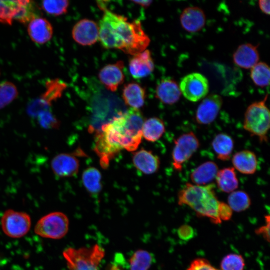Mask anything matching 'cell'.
Returning <instances> with one entry per match:
<instances>
[{"instance_id":"cell-1","label":"cell","mask_w":270,"mask_h":270,"mask_svg":"<svg viewBox=\"0 0 270 270\" xmlns=\"http://www.w3.org/2000/svg\"><path fill=\"white\" fill-rule=\"evenodd\" d=\"M144 123L140 110L131 108L102 126L96 133L94 150L104 168L122 150H137L142 140Z\"/></svg>"},{"instance_id":"cell-2","label":"cell","mask_w":270,"mask_h":270,"mask_svg":"<svg viewBox=\"0 0 270 270\" xmlns=\"http://www.w3.org/2000/svg\"><path fill=\"white\" fill-rule=\"evenodd\" d=\"M104 14L99 26V40L106 48L120 50L126 54L136 56L146 50L150 40L140 21L130 22L122 15L100 6Z\"/></svg>"},{"instance_id":"cell-3","label":"cell","mask_w":270,"mask_h":270,"mask_svg":"<svg viewBox=\"0 0 270 270\" xmlns=\"http://www.w3.org/2000/svg\"><path fill=\"white\" fill-rule=\"evenodd\" d=\"M215 185L210 184L198 186L186 184L178 193V204L188 206L198 216L207 218L215 224H220L218 200L214 191Z\"/></svg>"},{"instance_id":"cell-4","label":"cell","mask_w":270,"mask_h":270,"mask_svg":"<svg viewBox=\"0 0 270 270\" xmlns=\"http://www.w3.org/2000/svg\"><path fill=\"white\" fill-rule=\"evenodd\" d=\"M252 103L247 108L244 114V128L252 136L258 138L260 142L268 141V134L270 128V112L266 102Z\"/></svg>"},{"instance_id":"cell-5","label":"cell","mask_w":270,"mask_h":270,"mask_svg":"<svg viewBox=\"0 0 270 270\" xmlns=\"http://www.w3.org/2000/svg\"><path fill=\"white\" fill-rule=\"evenodd\" d=\"M69 270H99V265L105 256L98 245L79 249L68 248L63 252Z\"/></svg>"},{"instance_id":"cell-6","label":"cell","mask_w":270,"mask_h":270,"mask_svg":"<svg viewBox=\"0 0 270 270\" xmlns=\"http://www.w3.org/2000/svg\"><path fill=\"white\" fill-rule=\"evenodd\" d=\"M38 8L32 0H0V22L12 25L14 20L22 24L38 17Z\"/></svg>"},{"instance_id":"cell-7","label":"cell","mask_w":270,"mask_h":270,"mask_svg":"<svg viewBox=\"0 0 270 270\" xmlns=\"http://www.w3.org/2000/svg\"><path fill=\"white\" fill-rule=\"evenodd\" d=\"M69 224V219L64 214L53 212L38 221L34 232L37 235L44 238L60 240L68 234Z\"/></svg>"},{"instance_id":"cell-8","label":"cell","mask_w":270,"mask_h":270,"mask_svg":"<svg viewBox=\"0 0 270 270\" xmlns=\"http://www.w3.org/2000/svg\"><path fill=\"white\" fill-rule=\"evenodd\" d=\"M200 147V140L193 132L184 134L176 139L172 152L174 169L182 171L184 164L190 160Z\"/></svg>"},{"instance_id":"cell-9","label":"cell","mask_w":270,"mask_h":270,"mask_svg":"<svg viewBox=\"0 0 270 270\" xmlns=\"http://www.w3.org/2000/svg\"><path fill=\"white\" fill-rule=\"evenodd\" d=\"M2 228L8 236L18 238L26 236L30 231L32 221L26 213L8 210L4 214L1 220Z\"/></svg>"},{"instance_id":"cell-10","label":"cell","mask_w":270,"mask_h":270,"mask_svg":"<svg viewBox=\"0 0 270 270\" xmlns=\"http://www.w3.org/2000/svg\"><path fill=\"white\" fill-rule=\"evenodd\" d=\"M179 86L182 94L192 102H196L205 98L210 89L207 78L198 72L185 76L182 80Z\"/></svg>"},{"instance_id":"cell-11","label":"cell","mask_w":270,"mask_h":270,"mask_svg":"<svg viewBox=\"0 0 270 270\" xmlns=\"http://www.w3.org/2000/svg\"><path fill=\"white\" fill-rule=\"evenodd\" d=\"M223 100L217 94H212L204 98L196 114V120L200 125H208L218 117L222 108Z\"/></svg>"},{"instance_id":"cell-12","label":"cell","mask_w":270,"mask_h":270,"mask_svg":"<svg viewBox=\"0 0 270 270\" xmlns=\"http://www.w3.org/2000/svg\"><path fill=\"white\" fill-rule=\"evenodd\" d=\"M74 40L83 46L95 44L99 40V26L94 21L84 19L74 26L72 31Z\"/></svg>"},{"instance_id":"cell-13","label":"cell","mask_w":270,"mask_h":270,"mask_svg":"<svg viewBox=\"0 0 270 270\" xmlns=\"http://www.w3.org/2000/svg\"><path fill=\"white\" fill-rule=\"evenodd\" d=\"M51 168L59 178H70L79 171L80 162L74 154L62 153L55 156L51 161Z\"/></svg>"},{"instance_id":"cell-14","label":"cell","mask_w":270,"mask_h":270,"mask_svg":"<svg viewBox=\"0 0 270 270\" xmlns=\"http://www.w3.org/2000/svg\"><path fill=\"white\" fill-rule=\"evenodd\" d=\"M122 61L106 66L100 70L98 78L101 82L109 90L114 92L124 82V75Z\"/></svg>"},{"instance_id":"cell-15","label":"cell","mask_w":270,"mask_h":270,"mask_svg":"<svg viewBox=\"0 0 270 270\" xmlns=\"http://www.w3.org/2000/svg\"><path fill=\"white\" fill-rule=\"evenodd\" d=\"M154 62L148 50L134 56L129 62L130 73L135 79L148 76L154 72Z\"/></svg>"},{"instance_id":"cell-16","label":"cell","mask_w":270,"mask_h":270,"mask_svg":"<svg viewBox=\"0 0 270 270\" xmlns=\"http://www.w3.org/2000/svg\"><path fill=\"white\" fill-rule=\"evenodd\" d=\"M180 22L182 28L187 32H198L206 25V14L204 10L198 7H188L181 14Z\"/></svg>"},{"instance_id":"cell-17","label":"cell","mask_w":270,"mask_h":270,"mask_svg":"<svg viewBox=\"0 0 270 270\" xmlns=\"http://www.w3.org/2000/svg\"><path fill=\"white\" fill-rule=\"evenodd\" d=\"M28 32L31 40L35 43L43 44L47 43L53 36V28L46 18L38 17L31 20Z\"/></svg>"},{"instance_id":"cell-18","label":"cell","mask_w":270,"mask_h":270,"mask_svg":"<svg viewBox=\"0 0 270 270\" xmlns=\"http://www.w3.org/2000/svg\"><path fill=\"white\" fill-rule=\"evenodd\" d=\"M132 162L134 166L142 172L152 174L160 169V158L152 152L142 149L134 153Z\"/></svg>"},{"instance_id":"cell-19","label":"cell","mask_w":270,"mask_h":270,"mask_svg":"<svg viewBox=\"0 0 270 270\" xmlns=\"http://www.w3.org/2000/svg\"><path fill=\"white\" fill-rule=\"evenodd\" d=\"M233 60L238 66L244 69H251L260 60L257 46L251 44L240 45L234 54Z\"/></svg>"},{"instance_id":"cell-20","label":"cell","mask_w":270,"mask_h":270,"mask_svg":"<svg viewBox=\"0 0 270 270\" xmlns=\"http://www.w3.org/2000/svg\"><path fill=\"white\" fill-rule=\"evenodd\" d=\"M156 98L166 104H176L182 96L179 85L170 78L160 80L156 86Z\"/></svg>"},{"instance_id":"cell-21","label":"cell","mask_w":270,"mask_h":270,"mask_svg":"<svg viewBox=\"0 0 270 270\" xmlns=\"http://www.w3.org/2000/svg\"><path fill=\"white\" fill-rule=\"evenodd\" d=\"M232 160L233 168L241 174H254L258 170V158L252 151L243 150L238 152L232 156Z\"/></svg>"},{"instance_id":"cell-22","label":"cell","mask_w":270,"mask_h":270,"mask_svg":"<svg viewBox=\"0 0 270 270\" xmlns=\"http://www.w3.org/2000/svg\"><path fill=\"white\" fill-rule=\"evenodd\" d=\"M218 167L212 161H208L200 165L191 173L190 178L194 184L206 186L216 179Z\"/></svg>"},{"instance_id":"cell-23","label":"cell","mask_w":270,"mask_h":270,"mask_svg":"<svg viewBox=\"0 0 270 270\" xmlns=\"http://www.w3.org/2000/svg\"><path fill=\"white\" fill-rule=\"evenodd\" d=\"M146 96L144 88L136 82L125 85L122 90V98L125 104L132 109L138 110L142 107Z\"/></svg>"},{"instance_id":"cell-24","label":"cell","mask_w":270,"mask_h":270,"mask_svg":"<svg viewBox=\"0 0 270 270\" xmlns=\"http://www.w3.org/2000/svg\"><path fill=\"white\" fill-rule=\"evenodd\" d=\"M212 145L218 160L224 162L230 160L234 143L230 136L225 133L217 134L214 138Z\"/></svg>"},{"instance_id":"cell-25","label":"cell","mask_w":270,"mask_h":270,"mask_svg":"<svg viewBox=\"0 0 270 270\" xmlns=\"http://www.w3.org/2000/svg\"><path fill=\"white\" fill-rule=\"evenodd\" d=\"M216 181L218 188L226 193H232L239 186V182L235 169L226 168L218 171Z\"/></svg>"},{"instance_id":"cell-26","label":"cell","mask_w":270,"mask_h":270,"mask_svg":"<svg viewBox=\"0 0 270 270\" xmlns=\"http://www.w3.org/2000/svg\"><path fill=\"white\" fill-rule=\"evenodd\" d=\"M66 86V83L58 79L48 80L46 83L45 92L38 100L44 106L50 108L53 102L62 96Z\"/></svg>"},{"instance_id":"cell-27","label":"cell","mask_w":270,"mask_h":270,"mask_svg":"<svg viewBox=\"0 0 270 270\" xmlns=\"http://www.w3.org/2000/svg\"><path fill=\"white\" fill-rule=\"evenodd\" d=\"M166 132L164 121L158 118H152L144 122L142 136L148 141L156 142L159 140Z\"/></svg>"},{"instance_id":"cell-28","label":"cell","mask_w":270,"mask_h":270,"mask_svg":"<svg viewBox=\"0 0 270 270\" xmlns=\"http://www.w3.org/2000/svg\"><path fill=\"white\" fill-rule=\"evenodd\" d=\"M102 175L96 168L90 167L84 172L82 175V184L91 194H98L102 189Z\"/></svg>"},{"instance_id":"cell-29","label":"cell","mask_w":270,"mask_h":270,"mask_svg":"<svg viewBox=\"0 0 270 270\" xmlns=\"http://www.w3.org/2000/svg\"><path fill=\"white\" fill-rule=\"evenodd\" d=\"M228 205L232 211L242 212L250 208L252 202L249 195L242 190L230 193L228 199Z\"/></svg>"},{"instance_id":"cell-30","label":"cell","mask_w":270,"mask_h":270,"mask_svg":"<svg viewBox=\"0 0 270 270\" xmlns=\"http://www.w3.org/2000/svg\"><path fill=\"white\" fill-rule=\"evenodd\" d=\"M250 78L254 83L260 88L269 86L270 70L268 66L265 62H258L251 68Z\"/></svg>"},{"instance_id":"cell-31","label":"cell","mask_w":270,"mask_h":270,"mask_svg":"<svg viewBox=\"0 0 270 270\" xmlns=\"http://www.w3.org/2000/svg\"><path fill=\"white\" fill-rule=\"evenodd\" d=\"M152 262V258L149 252L139 250L130 258V270H148Z\"/></svg>"},{"instance_id":"cell-32","label":"cell","mask_w":270,"mask_h":270,"mask_svg":"<svg viewBox=\"0 0 270 270\" xmlns=\"http://www.w3.org/2000/svg\"><path fill=\"white\" fill-rule=\"evenodd\" d=\"M18 94L16 86L12 82H4L0 84V110L15 100Z\"/></svg>"},{"instance_id":"cell-33","label":"cell","mask_w":270,"mask_h":270,"mask_svg":"<svg viewBox=\"0 0 270 270\" xmlns=\"http://www.w3.org/2000/svg\"><path fill=\"white\" fill-rule=\"evenodd\" d=\"M69 2L66 0H46L42 2L43 10L53 16H60L67 12Z\"/></svg>"},{"instance_id":"cell-34","label":"cell","mask_w":270,"mask_h":270,"mask_svg":"<svg viewBox=\"0 0 270 270\" xmlns=\"http://www.w3.org/2000/svg\"><path fill=\"white\" fill-rule=\"evenodd\" d=\"M244 266L245 262L243 257L235 254L226 256L220 264L222 270H244Z\"/></svg>"},{"instance_id":"cell-35","label":"cell","mask_w":270,"mask_h":270,"mask_svg":"<svg viewBox=\"0 0 270 270\" xmlns=\"http://www.w3.org/2000/svg\"><path fill=\"white\" fill-rule=\"evenodd\" d=\"M40 124L46 128H58L60 125L58 120L48 110H44L38 114Z\"/></svg>"},{"instance_id":"cell-36","label":"cell","mask_w":270,"mask_h":270,"mask_svg":"<svg viewBox=\"0 0 270 270\" xmlns=\"http://www.w3.org/2000/svg\"><path fill=\"white\" fill-rule=\"evenodd\" d=\"M187 270H220L213 266L204 258H198L194 260Z\"/></svg>"},{"instance_id":"cell-37","label":"cell","mask_w":270,"mask_h":270,"mask_svg":"<svg viewBox=\"0 0 270 270\" xmlns=\"http://www.w3.org/2000/svg\"><path fill=\"white\" fill-rule=\"evenodd\" d=\"M178 236L182 240H190L194 237V230L188 225H183L178 230Z\"/></svg>"},{"instance_id":"cell-38","label":"cell","mask_w":270,"mask_h":270,"mask_svg":"<svg viewBox=\"0 0 270 270\" xmlns=\"http://www.w3.org/2000/svg\"><path fill=\"white\" fill-rule=\"evenodd\" d=\"M232 215V210L230 206L222 202L220 208V218L222 222L230 220Z\"/></svg>"},{"instance_id":"cell-39","label":"cell","mask_w":270,"mask_h":270,"mask_svg":"<svg viewBox=\"0 0 270 270\" xmlns=\"http://www.w3.org/2000/svg\"><path fill=\"white\" fill-rule=\"evenodd\" d=\"M256 232L258 235L262 236L264 238L269 242L270 240V219L267 222V224L258 229Z\"/></svg>"},{"instance_id":"cell-40","label":"cell","mask_w":270,"mask_h":270,"mask_svg":"<svg viewBox=\"0 0 270 270\" xmlns=\"http://www.w3.org/2000/svg\"><path fill=\"white\" fill-rule=\"evenodd\" d=\"M270 0H260L258 1V6L261 11L266 14H270Z\"/></svg>"},{"instance_id":"cell-41","label":"cell","mask_w":270,"mask_h":270,"mask_svg":"<svg viewBox=\"0 0 270 270\" xmlns=\"http://www.w3.org/2000/svg\"><path fill=\"white\" fill-rule=\"evenodd\" d=\"M132 2L146 8L150 6L152 2V0H133Z\"/></svg>"}]
</instances>
